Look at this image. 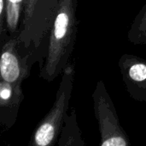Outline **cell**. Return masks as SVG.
I'll list each match as a JSON object with an SVG mask.
<instances>
[{
	"label": "cell",
	"instance_id": "6da1fadb",
	"mask_svg": "<svg viewBox=\"0 0 146 146\" xmlns=\"http://www.w3.org/2000/svg\"><path fill=\"white\" fill-rule=\"evenodd\" d=\"M77 5L78 0H59L49 32L47 53L40 65L39 77L47 82L59 77L70 63L78 30Z\"/></svg>",
	"mask_w": 146,
	"mask_h": 146
},
{
	"label": "cell",
	"instance_id": "7a4b0ae2",
	"mask_svg": "<svg viewBox=\"0 0 146 146\" xmlns=\"http://www.w3.org/2000/svg\"><path fill=\"white\" fill-rule=\"evenodd\" d=\"M74 78V65L70 62L62 73V79L51 108L33 130L27 146H55L58 143L69 109Z\"/></svg>",
	"mask_w": 146,
	"mask_h": 146
},
{
	"label": "cell",
	"instance_id": "3957f363",
	"mask_svg": "<svg viewBox=\"0 0 146 146\" xmlns=\"http://www.w3.org/2000/svg\"><path fill=\"white\" fill-rule=\"evenodd\" d=\"M59 0H25L19 44L25 50H38L52 26Z\"/></svg>",
	"mask_w": 146,
	"mask_h": 146
},
{
	"label": "cell",
	"instance_id": "277c9868",
	"mask_svg": "<svg viewBox=\"0 0 146 146\" xmlns=\"http://www.w3.org/2000/svg\"><path fill=\"white\" fill-rule=\"evenodd\" d=\"M92 100L94 114L100 133L98 146H131L104 81L98 82L92 93Z\"/></svg>",
	"mask_w": 146,
	"mask_h": 146
},
{
	"label": "cell",
	"instance_id": "5b68a950",
	"mask_svg": "<svg viewBox=\"0 0 146 146\" xmlns=\"http://www.w3.org/2000/svg\"><path fill=\"white\" fill-rule=\"evenodd\" d=\"M38 50H25L19 44L18 34L9 37L2 44L0 58L1 79L10 83H23L30 75L31 66Z\"/></svg>",
	"mask_w": 146,
	"mask_h": 146
},
{
	"label": "cell",
	"instance_id": "8992f818",
	"mask_svg": "<svg viewBox=\"0 0 146 146\" xmlns=\"http://www.w3.org/2000/svg\"><path fill=\"white\" fill-rule=\"evenodd\" d=\"M118 66L130 96L146 102V60L131 54H123Z\"/></svg>",
	"mask_w": 146,
	"mask_h": 146
},
{
	"label": "cell",
	"instance_id": "52a82bcc",
	"mask_svg": "<svg viewBox=\"0 0 146 146\" xmlns=\"http://www.w3.org/2000/svg\"><path fill=\"white\" fill-rule=\"evenodd\" d=\"M24 99L22 83H10L0 80V125L8 131L15 124Z\"/></svg>",
	"mask_w": 146,
	"mask_h": 146
},
{
	"label": "cell",
	"instance_id": "ba28073f",
	"mask_svg": "<svg viewBox=\"0 0 146 146\" xmlns=\"http://www.w3.org/2000/svg\"><path fill=\"white\" fill-rule=\"evenodd\" d=\"M58 146H86L78 125L75 108H72L65 117V122L58 139Z\"/></svg>",
	"mask_w": 146,
	"mask_h": 146
},
{
	"label": "cell",
	"instance_id": "9c48e42d",
	"mask_svg": "<svg viewBox=\"0 0 146 146\" xmlns=\"http://www.w3.org/2000/svg\"><path fill=\"white\" fill-rule=\"evenodd\" d=\"M130 43L146 46V3L136 15L127 32Z\"/></svg>",
	"mask_w": 146,
	"mask_h": 146
},
{
	"label": "cell",
	"instance_id": "30bf717a",
	"mask_svg": "<svg viewBox=\"0 0 146 146\" xmlns=\"http://www.w3.org/2000/svg\"><path fill=\"white\" fill-rule=\"evenodd\" d=\"M7 3H10V4H22V5H24L25 0H7Z\"/></svg>",
	"mask_w": 146,
	"mask_h": 146
}]
</instances>
